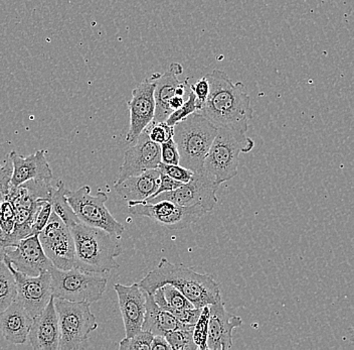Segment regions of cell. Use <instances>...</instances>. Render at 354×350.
I'll return each instance as SVG.
<instances>
[{
    "instance_id": "obj_1",
    "label": "cell",
    "mask_w": 354,
    "mask_h": 350,
    "mask_svg": "<svg viewBox=\"0 0 354 350\" xmlns=\"http://www.w3.org/2000/svg\"><path fill=\"white\" fill-rule=\"evenodd\" d=\"M205 76L209 82V93L198 112L218 128L245 134L254 114L245 86L242 82L234 83L227 73L218 69Z\"/></svg>"
},
{
    "instance_id": "obj_2",
    "label": "cell",
    "mask_w": 354,
    "mask_h": 350,
    "mask_svg": "<svg viewBox=\"0 0 354 350\" xmlns=\"http://www.w3.org/2000/svg\"><path fill=\"white\" fill-rule=\"evenodd\" d=\"M146 293L153 295L159 288L174 286L194 308L216 304L221 300L220 287L210 274H199L185 265H174L161 259L158 265L138 283Z\"/></svg>"
},
{
    "instance_id": "obj_3",
    "label": "cell",
    "mask_w": 354,
    "mask_h": 350,
    "mask_svg": "<svg viewBox=\"0 0 354 350\" xmlns=\"http://www.w3.org/2000/svg\"><path fill=\"white\" fill-rule=\"evenodd\" d=\"M75 243V268L91 274H106L119 269L116 258L121 256L118 236L81 221L70 226Z\"/></svg>"
},
{
    "instance_id": "obj_4",
    "label": "cell",
    "mask_w": 354,
    "mask_h": 350,
    "mask_svg": "<svg viewBox=\"0 0 354 350\" xmlns=\"http://www.w3.org/2000/svg\"><path fill=\"white\" fill-rule=\"evenodd\" d=\"M218 128L199 112L188 115L174 126V139L178 150L179 165L192 170H201Z\"/></svg>"
},
{
    "instance_id": "obj_5",
    "label": "cell",
    "mask_w": 354,
    "mask_h": 350,
    "mask_svg": "<svg viewBox=\"0 0 354 350\" xmlns=\"http://www.w3.org/2000/svg\"><path fill=\"white\" fill-rule=\"evenodd\" d=\"M254 147L253 139L243 132L218 128L203 161V169L221 185L238 175L241 154L251 152Z\"/></svg>"
},
{
    "instance_id": "obj_6",
    "label": "cell",
    "mask_w": 354,
    "mask_h": 350,
    "mask_svg": "<svg viewBox=\"0 0 354 350\" xmlns=\"http://www.w3.org/2000/svg\"><path fill=\"white\" fill-rule=\"evenodd\" d=\"M54 298L72 302H98L107 288V279L72 268L59 270L52 265L48 270Z\"/></svg>"
},
{
    "instance_id": "obj_7",
    "label": "cell",
    "mask_w": 354,
    "mask_h": 350,
    "mask_svg": "<svg viewBox=\"0 0 354 350\" xmlns=\"http://www.w3.org/2000/svg\"><path fill=\"white\" fill-rule=\"evenodd\" d=\"M54 299L61 333L59 349H82L98 327L96 317L91 312L90 303Z\"/></svg>"
},
{
    "instance_id": "obj_8",
    "label": "cell",
    "mask_w": 354,
    "mask_h": 350,
    "mask_svg": "<svg viewBox=\"0 0 354 350\" xmlns=\"http://www.w3.org/2000/svg\"><path fill=\"white\" fill-rule=\"evenodd\" d=\"M66 197L77 219L84 225L105 230L118 238L125 231L124 225L106 207L108 200L106 193L98 191L96 195H92L91 188L86 185L76 191L66 189Z\"/></svg>"
},
{
    "instance_id": "obj_9",
    "label": "cell",
    "mask_w": 354,
    "mask_h": 350,
    "mask_svg": "<svg viewBox=\"0 0 354 350\" xmlns=\"http://www.w3.org/2000/svg\"><path fill=\"white\" fill-rule=\"evenodd\" d=\"M220 186L201 168L194 173L187 183L183 184L174 191L161 193L158 196L144 203H156L166 200L180 206L201 205L207 213L212 211L218 203L216 192Z\"/></svg>"
},
{
    "instance_id": "obj_10",
    "label": "cell",
    "mask_w": 354,
    "mask_h": 350,
    "mask_svg": "<svg viewBox=\"0 0 354 350\" xmlns=\"http://www.w3.org/2000/svg\"><path fill=\"white\" fill-rule=\"evenodd\" d=\"M128 207L134 216L148 217L171 230L185 229L207 213L201 205L180 206L166 200L135 204Z\"/></svg>"
},
{
    "instance_id": "obj_11",
    "label": "cell",
    "mask_w": 354,
    "mask_h": 350,
    "mask_svg": "<svg viewBox=\"0 0 354 350\" xmlns=\"http://www.w3.org/2000/svg\"><path fill=\"white\" fill-rule=\"evenodd\" d=\"M44 254L59 270L75 265V243L70 227L53 212L48 223L39 234Z\"/></svg>"
},
{
    "instance_id": "obj_12",
    "label": "cell",
    "mask_w": 354,
    "mask_h": 350,
    "mask_svg": "<svg viewBox=\"0 0 354 350\" xmlns=\"http://www.w3.org/2000/svg\"><path fill=\"white\" fill-rule=\"evenodd\" d=\"M3 261L10 268L17 283L15 301L24 306L32 318L39 315L53 297L50 272H41L39 276H28L17 271L6 256Z\"/></svg>"
},
{
    "instance_id": "obj_13",
    "label": "cell",
    "mask_w": 354,
    "mask_h": 350,
    "mask_svg": "<svg viewBox=\"0 0 354 350\" xmlns=\"http://www.w3.org/2000/svg\"><path fill=\"white\" fill-rule=\"evenodd\" d=\"M135 145L124 154V161L119 169L118 180L121 183L129 177L142 174L146 170L158 169L161 163L160 145L154 143L144 130L137 137Z\"/></svg>"
},
{
    "instance_id": "obj_14",
    "label": "cell",
    "mask_w": 354,
    "mask_h": 350,
    "mask_svg": "<svg viewBox=\"0 0 354 350\" xmlns=\"http://www.w3.org/2000/svg\"><path fill=\"white\" fill-rule=\"evenodd\" d=\"M4 256L17 271L28 276H39L54 265L44 254L37 234L19 239L15 247L4 250Z\"/></svg>"
},
{
    "instance_id": "obj_15",
    "label": "cell",
    "mask_w": 354,
    "mask_h": 350,
    "mask_svg": "<svg viewBox=\"0 0 354 350\" xmlns=\"http://www.w3.org/2000/svg\"><path fill=\"white\" fill-rule=\"evenodd\" d=\"M155 82L145 79L132 91L131 100L128 102L130 112V126L126 141L133 143L141 132L153 121L155 114Z\"/></svg>"
},
{
    "instance_id": "obj_16",
    "label": "cell",
    "mask_w": 354,
    "mask_h": 350,
    "mask_svg": "<svg viewBox=\"0 0 354 350\" xmlns=\"http://www.w3.org/2000/svg\"><path fill=\"white\" fill-rule=\"evenodd\" d=\"M114 290L118 296L126 338H132L142 328L145 316V292L139 287L138 283L131 286L116 283Z\"/></svg>"
},
{
    "instance_id": "obj_17",
    "label": "cell",
    "mask_w": 354,
    "mask_h": 350,
    "mask_svg": "<svg viewBox=\"0 0 354 350\" xmlns=\"http://www.w3.org/2000/svg\"><path fill=\"white\" fill-rule=\"evenodd\" d=\"M210 316L207 332V349L227 350L232 347V331L242 326L241 317L232 315L225 310L223 300L209 305Z\"/></svg>"
},
{
    "instance_id": "obj_18",
    "label": "cell",
    "mask_w": 354,
    "mask_h": 350,
    "mask_svg": "<svg viewBox=\"0 0 354 350\" xmlns=\"http://www.w3.org/2000/svg\"><path fill=\"white\" fill-rule=\"evenodd\" d=\"M59 325L55 299L52 297L43 311L33 317L28 339L35 350H59Z\"/></svg>"
},
{
    "instance_id": "obj_19",
    "label": "cell",
    "mask_w": 354,
    "mask_h": 350,
    "mask_svg": "<svg viewBox=\"0 0 354 350\" xmlns=\"http://www.w3.org/2000/svg\"><path fill=\"white\" fill-rule=\"evenodd\" d=\"M10 158L13 167L11 177L12 187H19L21 184L30 180L52 181L54 178L44 150H37L26 158L15 152H11Z\"/></svg>"
},
{
    "instance_id": "obj_20",
    "label": "cell",
    "mask_w": 354,
    "mask_h": 350,
    "mask_svg": "<svg viewBox=\"0 0 354 350\" xmlns=\"http://www.w3.org/2000/svg\"><path fill=\"white\" fill-rule=\"evenodd\" d=\"M183 74V65L179 63H172L165 74L156 73L150 77L155 82V114L152 123L165 121L172 112L168 106V102L176 95L177 85L180 82L178 76Z\"/></svg>"
},
{
    "instance_id": "obj_21",
    "label": "cell",
    "mask_w": 354,
    "mask_h": 350,
    "mask_svg": "<svg viewBox=\"0 0 354 350\" xmlns=\"http://www.w3.org/2000/svg\"><path fill=\"white\" fill-rule=\"evenodd\" d=\"M160 184V170H146L137 176L129 177L121 183H115L114 189L121 198L128 201V206L142 202L156 192Z\"/></svg>"
},
{
    "instance_id": "obj_22",
    "label": "cell",
    "mask_w": 354,
    "mask_h": 350,
    "mask_svg": "<svg viewBox=\"0 0 354 350\" xmlns=\"http://www.w3.org/2000/svg\"><path fill=\"white\" fill-rule=\"evenodd\" d=\"M32 317L17 301L0 312V331L8 342L24 344L28 340Z\"/></svg>"
},
{
    "instance_id": "obj_23",
    "label": "cell",
    "mask_w": 354,
    "mask_h": 350,
    "mask_svg": "<svg viewBox=\"0 0 354 350\" xmlns=\"http://www.w3.org/2000/svg\"><path fill=\"white\" fill-rule=\"evenodd\" d=\"M145 316L141 330L151 332L153 335H163L176 329H192L194 325H187L177 320L170 312L161 309L155 303L153 295L145 292Z\"/></svg>"
},
{
    "instance_id": "obj_24",
    "label": "cell",
    "mask_w": 354,
    "mask_h": 350,
    "mask_svg": "<svg viewBox=\"0 0 354 350\" xmlns=\"http://www.w3.org/2000/svg\"><path fill=\"white\" fill-rule=\"evenodd\" d=\"M66 188L64 182H57V188L53 189L50 202H52L53 212L57 214L70 227L71 225L80 220L71 208L68 200H66Z\"/></svg>"
},
{
    "instance_id": "obj_25",
    "label": "cell",
    "mask_w": 354,
    "mask_h": 350,
    "mask_svg": "<svg viewBox=\"0 0 354 350\" xmlns=\"http://www.w3.org/2000/svg\"><path fill=\"white\" fill-rule=\"evenodd\" d=\"M15 277L3 261H0V312L6 310L17 299Z\"/></svg>"
},
{
    "instance_id": "obj_26",
    "label": "cell",
    "mask_w": 354,
    "mask_h": 350,
    "mask_svg": "<svg viewBox=\"0 0 354 350\" xmlns=\"http://www.w3.org/2000/svg\"><path fill=\"white\" fill-rule=\"evenodd\" d=\"M192 329H176L166 332L165 338L169 343L171 350H196L198 345L194 343Z\"/></svg>"
},
{
    "instance_id": "obj_27",
    "label": "cell",
    "mask_w": 354,
    "mask_h": 350,
    "mask_svg": "<svg viewBox=\"0 0 354 350\" xmlns=\"http://www.w3.org/2000/svg\"><path fill=\"white\" fill-rule=\"evenodd\" d=\"M210 310L209 306H205L201 308V315L198 320L194 324V343L198 345V349L201 350H207V332H209Z\"/></svg>"
},
{
    "instance_id": "obj_28",
    "label": "cell",
    "mask_w": 354,
    "mask_h": 350,
    "mask_svg": "<svg viewBox=\"0 0 354 350\" xmlns=\"http://www.w3.org/2000/svg\"><path fill=\"white\" fill-rule=\"evenodd\" d=\"M153 334L146 330H140L132 338H125L119 343L120 350H150Z\"/></svg>"
},
{
    "instance_id": "obj_29",
    "label": "cell",
    "mask_w": 354,
    "mask_h": 350,
    "mask_svg": "<svg viewBox=\"0 0 354 350\" xmlns=\"http://www.w3.org/2000/svg\"><path fill=\"white\" fill-rule=\"evenodd\" d=\"M162 291L165 295L166 302L168 304V312L171 310L187 309V308H194V306L189 302V300L176 289L174 286H163Z\"/></svg>"
},
{
    "instance_id": "obj_30",
    "label": "cell",
    "mask_w": 354,
    "mask_h": 350,
    "mask_svg": "<svg viewBox=\"0 0 354 350\" xmlns=\"http://www.w3.org/2000/svg\"><path fill=\"white\" fill-rule=\"evenodd\" d=\"M196 112H198V110H196V95H194V93L190 89L189 94H188L187 99L185 100V104H183L180 108H178V110H174V112L170 113L169 116H168L167 119L165 121L166 123L170 126H174L177 125V123H180V121H185L188 115Z\"/></svg>"
},
{
    "instance_id": "obj_31",
    "label": "cell",
    "mask_w": 354,
    "mask_h": 350,
    "mask_svg": "<svg viewBox=\"0 0 354 350\" xmlns=\"http://www.w3.org/2000/svg\"><path fill=\"white\" fill-rule=\"evenodd\" d=\"M148 137L154 143L161 145L166 141H170L174 137V126H170L166 123V121L161 123H151L147 128Z\"/></svg>"
},
{
    "instance_id": "obj_32",
    "label": "cell",
    "mask_w": 354,
    "mask_h": 350,
    "mask_svg": "<svg viewBox=\"0 0 354 350\" xmlns=\"http://www.w3.org/2000/svg\"><path fill=\"white\" fill-rule=\"evenodd\" d=\"M158 170L163 174L167 175L170 178L174 179V180L180 182L183 184L187 183L192 179L194 173L192 170L183 167L179 164L178 165H170V164L160 163Z\"/></svg>"
},
{
    "instance_id": "obj_33",
    "label": "cell",
    "mask_w": 354,
    "mask_h": 350,
    "mask_svg": "<svg viewBox=\"0 0 354 350\" xmlns=\"http://www.w3.org/2000/svg\"><path fill=\"white\" fill-rule=\"evenodd\" d=\"M52 213V202H50V200L44 201L39 206L37 214H35L32 226V236H35V234L39 236V232L44 229V226L48 223Z\"/></svg>"
},
{
    "instance_id": "obj_34",
    "label": "cell",
    "mask_w": 354,
    "mask_h": 350,
    "mask_svg": "<svg viewBox=\"0 0 354 350\" xmlns=\"http://www.w3.org/2000/svg\"><path fill=\"white\" fill-rule=\"evenodd\" d=\"M15 209L13 204L8 200L0 202V226L6 234H11L15 226Z\"/></svg>"
},
{
    "instance_id": "obj_35",
    "label": "cell",
    "mask_w": 354,
    "mask_h": 350,
    "mask_svg": "<svg viewBox=\"0 0 354 350\" xmlns=\"http://www.w3.org/2000/svg\"><path fill=\"white\" fill-rule=\"evenodd\" d=\"M209 82L207 76L198 79L196 83L190 85V89L196 95V110H198V112L201 110L205 100H207V96H209Z\"/></svg>"
},
{
    "instance_id": "obj_36",
    "label": "cell",
    "mask_w": 354,
    "mask_h": 350,
    "mask_svg": "<svg viewBox=\"0 0 354 350\" xmlns=\"http://www.w3.org/2000/svg\"><path fill=\"white\" fill-rule=\"evenodd\" d=\"M161 163L170 164V165H178L180 161L178 150L174 139L161 143Z\"/></svg>"
},
{
    "instance_id": "obj_37",
    "label": "cell",
    "mask_w": 354,
    "mask_h": 350,
    "mask_svg": "<svg viewBox=\"0 0 354 350\" xmlns=\"http://www.w3.org/2000/svg\"><path fill=\"white\" fill-rule=\"evenodd\" d=\"M12 164L8 163L3 167H0V202L6 200L10 194L11 187V177H12Z\"/></svg>"
},
{
    "instance_id": "obj_38",
    "label": "cell",
    "mask_w": 354,
    "mask_h": 350,
    "mask_svg": "<svg viewBox=\"0 0 354 350\" xmlns=\"http://www.w3.org/2000/svg\"><path fill=\"white\" fill-rule=\"evenodd\" d=\"M201 309L199 308H187V309L171 310L170 313L176 316L177 320L180 321L183 324L194 325L198 320Z\"/></svg>"
},
{
    "instance_id": "obj_39",
    "label": "cell",
    "mask_w": 354,
    "mask_h": 350,
    "mask_svg": "<svg viewBox=\"0 0 354 350\" xmlns=\"http://www.w3.org/2000/svg\"><path fill=\"white\" fill-rule=\"evenodd\" d=\"M181 185H183V183H180V182L174 180V179L168 177L167 175L160 172V184H159L158 189L156 190V192H155L152 196H150L149 198L146 199V200L140 203L147 202V201L151 200L154 197L158 196L161 193L174 191V190L180 187Z\"/></svg>"
},
{
    "instance_id": "obj_40",
    "label": "cell",
    "mask_w": 354,
    "mask_h": 350,
    "mask_svg": "<svg viewBox=\"0 0 354 350\" xmlns=\"http://www.w3.org/2000/svg\"><path fill=\"white\" fill-rule=\"evenodd\" d=\"M17 241L11 236V234H6L1 226H0V249H8V247H13L17 245Z\"/></svg>"
},
{
    "instance_id": "obj_41",
    "label": "cell",
    "mask_w": 354,
    "mask_h": 350,
    "mask_svg": "<svg viewBox=\"0 0 354 350\" xmlns=\"http://www.w3.org/2000/svg\"><path fill=\"white\" fill-rule=\"evenodd\" d=\"M150 350H171L169 343L163 335H154Z\"/></svg>"
},
{
    "instance_id": "obj_42",
    "label": "cell",
    "mask_w": 354,
    "mask_h": 350,
    "mask_svg": "<svg viewBox=\"0 0 354 350\" xmlns=\"http://www.w3.org/2000/svg\"><path fill=\"white\" fill-rule=\"evenodd\" d=\"M185 100H187V98H185V97L177 96V95H174V96L170 99L169 102H168V106H169L170 110H171V112H174V110L180 108L181 106L185 104Z\"/></svg>"
}]
</instances>
